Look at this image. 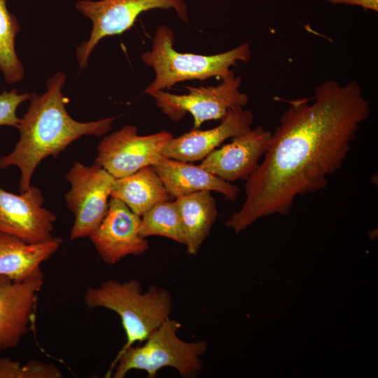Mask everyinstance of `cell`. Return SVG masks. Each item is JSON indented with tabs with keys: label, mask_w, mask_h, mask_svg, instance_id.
<instances>
[{
	"label": "cell",
	"mask_w": 378,
	"mask_h": 378,
	"mask_svg": "<svg viewBox=\"0 0 378 378\" xmlns=\"http://www.w3.org/2000/svg\"><path fill=\"white\" fill-rule=\"evenodd\" d=\"M313 98L290 101L271 133L263 160L246 180L244 204L225 222L236 233L260 218L288 214L298 197L322 190L342 167L370 102L356 80L325 81Z\"/></svg>",
	"instance_id": "6da1fadb"
},
{
	"label": "cell",
	"mask_w": 378,
	"mask_h": 378,
	"mask_svg": "<svg viewBox=\"0 0 378 378\" xmlns=\"http://www.w3.org/2000/svg\"><path fill=\"white\" fill-rule=\"evenodd\" d=\"M173 137L167 131L139 135L135 126L125 125L99 142L94 163L115 178L127 176L155 164Z\"/></svg>",
	"instance_id": "9c48e42d"
},
{
	"label": "cell",
	"mask_w": 378,
	"mask_h": 378,
	"mask_svg": "<svg viewBox=\"0 0 378 378\" xmlns=\"http://www.w3.org/2000/svg\"><path fill=\"white\" fill-rule=\"evenodd\" d=\"M181 323L168 318L139 346L129 347L115 356L105 377L124 378L131 370L146 372L155 378L160 370L173 368L183 378H195L201 372V357L207 350L204 340L186 342L178 336Z\"/></svg>",
	"instance_id": "5b68a950"
},
{
	"label": "cell",
	"mask_w": 378,
	"mask_h": 378,
	"mask_svg": "<svg viewBox=\"0 0 378 378\" xmlns=\"http://www.w3.org/2000/svg\"><path fill=\"white\" fill-rule=\"evenodd\" d=\"M140 234L164 237L185 245L183 229L175 202H160L141 216Z\"/></svg>",
	"instance_id": "ffe728a7"
},
{
	"label": "cell",
	"mask_w": 378,
	"mask_h": 378,
	"mask_svg": "<svg viewBox=\"0 0 378 378\" xmlns=\"http://www.w3.org/2000/svg\"><path fill=\"white\" fill-rule=\"evenodd\" d=\"M223 82L216 86H186L188 93L175 94L164 90L151 96L156 105L171 120L178 122L186 113L193 118V129H198L203 122L221 120L233 107H244L248 102L246 94L240 91L241 77L232 71Z\"/></svg>",
	"instance_id": "52a82bcc"
},
{
	"label": "cell",
	"mask_w": 378,
	"mask_h": 378,
	"mask_svg": "<svg viewBox=\"0 0 378 378\" xmlns=\"http://www.w3.org/2000/svg\"><path fill=\"white\" fill-rule=\"evenodd\" d=\"M66 80V74L58 71L46 81L44 93L29 94V106L17 127L19 139L10 153L0 156V169H19L20 192L31 186L33 174L45 158H57L83 136H102L112 129L115 117L79 122L70 116L66 109L69 100L62 92Z\"/></svg>",
	"instance_id": "7a4b0ae2"
},
{
	"label": "cell",
	"mask_w": 378,
	"mask_h": 378,
	"mask_svg": "<svg viewBox=\"0 0 378 378\" xmlns=\"http://www.w3.org/2000/svg\"><path fill=\"white\" fill-rule=\"evenodd\" d=\"M210 191H200L176 198L175 204L183 229L185 246L196 255L209 236L218 216L215 199Z\"/></svg>",
	"instance_id": "e0dca14e"
},
{
	"label": "cell",
	"mask_w": 378,
	"mask_h": 378,
	"mask_svg": "<svg viewBox=\"0 0 378 378\" xmlns=\"http://www.w3.org/2000/svg\"><path fill=\"white\" fill-rule=\"evenodd\" d=\"M253 115L242 106L229 110L220 124L206 130H192L173 137L162 151V155L182 162L202 160L227 139L241 135L251 127Z\"/></svg>",
	"instance_id": "5bb4252c"
},
{
	"label": "cell",
	"mask_w": 378,
	"mask_h": 378,
	"mask_svg": "<svg viewBox=\"0 0 378 378\" xmlns=\"http://www.w3.org/2000/svg\"><path fill=\"white\" fill-rule=\"evenodd\" d=\"M43 204L42 191L36 186L18 195L0 188V232L28 243L51 239L57 216Z\"/></svg>",
	"instance_id": "30bf717a"
},
{
	"label": "cell",
	"mask_w": 378,
	"mask_h": 378,
	"mask_svg": "<svg viewBox=\"0 0 378 378\" xmlns=\"http://www.w3.org/2000/svg\"><path fill=\"white\" fill-rule=\"evenodd\" d=\"M173 8L179 18L190 24L185 0H80L76 9L92 22L89 38L77 48L76 56L79 69L88 65L89 57L99 41L107 36L119 35L130 29L138 17L153 9Z\"/></svg>",
	"instance_id": "8992f818"
},
{
	"label": "cell",
	"mask_w": 378,
	"mask_h": 378,
	"mask_svg": "<svg viewBox=\"0 0 378 378\" xmlns=\"http://www.w3.org/2000/svg\"><path fill=\"white\" fill-rule=\"evenodd\" d=\"M334 4L358 6L365 10H378V0H326Z\"/></svg>",
	"instance_id": "603a6c76"
},
{
	"label": "cell",
	"mask_w": 378,
	"mask_h": 378,
	"mask_svg": "<svg viewBox=\"0 0 378 378\" xmlns=\"http://www.w3.org/2000/svg\"><path fill=\"white\" fill-rule=\"evenodd\" d=\"M111 197L122 201L139 216L155 204L172 199L152 166L143 167L129 176L115 178Z\"/></svg>",
	"instance_id": "ac0fdd59"
},
{
	"label": "cell",
	"mask_w": 378,
	"mask_h": 378,
	"mask_svg": "<svg viewBox=\"0 0 378 378\" xmlns=\"http://www.w3.org/2000/svg\"><path fill=\"white\" fill-rule=\"evenodd\" d=\"M44 282L39 270L22 281L0 275V348L16 347L31 329Z\"/></svg>",
	"instance_id": "7c38bea8"
},
{
	"label": "cell",
	"mask_w": 378,
	"mask_h": 378,
	"mask_svg": "<svg viewBox=\"0 0 378 378\" xmlns=\"http://www.w3.org/2000/svg\"><path fill=\"white\" fill-rule=\"evenodd\" d=\"M62 239L53 237L41 243H28L0 232V275L24 280L41 269V264L59 248Z\"/></svg>",
	"instance_id": "2e32d148"
},
{
	"label": "cell",
	"mask_w": 378,
	"mask_h": 378,
	"mask_svg": "<svg viewBox=\"0 0 378 378\" xmlns=\"http://www.w3.org/2000/svg\"><path fill=\"white\" fill-rule=\"evenodd\" d=\"M83 300L88 309L104 308L120 316L126 342L116 356L136 342L145 341L169 318L172 309V298L167 290L152 285L144 292L137 279L125 282L108 279L88 288Z\"/></svg>",
	"instance_id": "3957f363"
},
{
	"label": "cell",
	"mask_w": 378,
	"mask_h": 378,
	"mask_svg": "<svg viewBox=\"0 0 378 378\" xmlns=\"http://www.w3.org/2000/svg\"><path fill=\"white\" fill-rule=\"evenodd\" d=\"M54 364L31 360L22 364L9 358H0V378H62Z\"/></svg>",
	"instance_id": "44dd1931"
},
{
	"label": "cell",
	"mask_w": 378,
	"mask_h": 378,
	"mask_svg": "<svg viewBox=\"0 0 378 378\" xmlns=\"http://www.w3.org/2000/svg\"><path fill=\"white\" fill-rule=\"evenodd\" d=\"M65 178L71 185L65 202L74 216L69 238L89 237L107 212L115 178L96 163L74 162Z\"/></svg>",
	"instance_id": "ba28073f"
},
{
	"label": "cell",
	"mask_w": 378,
	"mask_h": 378,
	"mask_svg": "<svg viewBox=\"0 0 378 378\" xmlns=\"http://www.w3.org/2000/svg\"><path fill=\"white\" fill-rule=\"evenodd\" d=\"M29 93H18L13 88L0 93V126H10L17 128L20 118L16 114L18 106L24 101L29 100Z\"/></svg>",
	"instance_id": "7402d4cb"
},
{
	"label": "cell",
	"mask_w": 378,
	"mask_h": 378,
	"mask_svg": "<svg viewBox=\"0 0 378 378\" xmlns=\"http://www.w3.org/2000/svg\"><path fill=\"white\" fill-rule=\"evenodd\" d=\"M271 133L260 126L251 128L213 150L199 165L229 182L247 180L265 155Z\"/></svg>",
	"instance_id": "4fadbf2b"
},
{
	"label": "cell",
	"mask_w": 378,
	"mask_h": 378,
	"mask_svg": "<svg viewBox=\"0 0 378 378\" xmlns=\"http://www.w3.org/2000/svg\"><path fill=\"white\" fill-rule=\"evenodd\" d=\"M141 216L120 200L111 197L107 212L89 236L104 262L115 265L127 255L145 253L149 244L140 234Z\"/></svg>",
	"instance_id": "8fae6325"
},
{
	"label": "cell",
	"mask_w": 378,
	"mask_h": 378,
	"mask_svg": "<svg viewBox=\"0 0 378 378\" xmlns=\"http://www.w3.org/2000/svg\"><path fill=\"white\" fill-rule=\"evenodd\" d=\"M1 348H0V351H1Z\"/></svg>",
	"instance_id": "cb8c5ba5"
},
{
	"label": "cell",
	"mask_w": 378,
	"mask_h": 378,
	"mask_svg": "<svg viewBox=\"0 0 378 378\" xmlns=\"http://www.w3.org/2000/svg\"><path fill=\"white\" fill-rule=\"evenodd\" d=\"M20 31L18 20L8 10L6 0H0V70L8 84L21 81L24 76V68L15 46V36Z\"/></svg>",
	"instance_id": "d6986e66"
},
{
	"label": "cell",
	"mask_w": 378,
	"mask_h": 378,
	"mask_svg": "<svg viewBox=\"0 0 378 378\" xmlns=\"http://www.w3.org/2000/svg\"><path fill=\"white\" fill-rule=\"evenodd\" d=\"M172 198L188 194L210 191L220 193L227 201H236L239 188L202 168L161 156L152 166Z\"/></svg>",
	"instance_id": "9a60e30c"
},
{
	"label": "cell",
	"mask_w": 378,
	"mask_h": 378,
	"mask_svg": "<svg viewBox=\"0 0 378 378\" xmlns=\"http://www.w3.org/2000/svg\"><path fill=\"white\" fill-rule=\"evenodd\" d=\"M174 36L169 27L159 26L155 32L151 50L142 54L144 63L151 66L155 74L144 94L150 95L188 80L212 77L223 79L232 71L231 66L239 62L247 63L251 57L248 43L212 55L179 52L174 48Z\"/></svg>",
	"instance_id": "277c9868"
}]
</instances>
